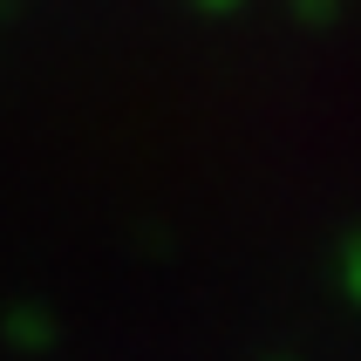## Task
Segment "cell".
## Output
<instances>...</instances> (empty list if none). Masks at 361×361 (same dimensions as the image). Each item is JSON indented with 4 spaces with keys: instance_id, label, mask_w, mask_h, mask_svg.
Segmentation results:
<instances>
[{
    "instance_id": "6da1fadb",
    "label": "cell",
    "mask_w": 361,
    "mask_h": 361,
    "mask_svg": "<svg viewBox=\"0 0 361 361\" xmlns=\"http://www.w3.org/2000/svg\"><path fill=\"white\" fill-rule=\"evenodd\" d=\"M348 286L361 293V245H355V259H348Z\"/></svg>"
}]
</instances>
